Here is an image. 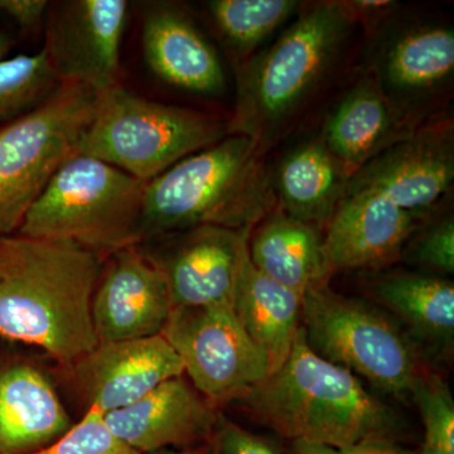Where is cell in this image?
I'll list each match as a JSON object with an SVG mask.
<instances>
[{
	"instance_id": "7a4b0ae2",
	"label": "cell",
	"mask_w": 454,
	"mask_h": 454,
	"mask_svg": "<svg viewBox=\"0 0 454 454\" xmlns=\"http://www.w3.org/2000/svg\"><path fill=\"white\" fill-rule=\"evenodd\" d=\"M103 269L104 258L77 244L0 238V339L73 366L98 343L91 306Z\"/></svg>"
},
{
	"instance_id": "e0dca14e",
	"label": "cell",
	"mask_w": 454,
	"mask_h": 454,
	"mask_svg": "<svg viewBox=\"0 0 454 454\" xmlns=\"http://www.w3.org/2000/svg\"><path fill=\"white\" fill-rule=\"evenodd\" d=\"M220 413L184 376L170 379L138 402L104 414L114 435L140 454L208 443Z\"/></svg>"
},
{
	"instance_id": "9a60e30c",
	"label": "cell",
	"mask_w": 454,
	"mask_h": 454,
	"mask_svg": "<svg viewBox=\"0 0 454 454\" xmlns=\"http://www.w3.org/2000/svg\"><path fill=\"white\" fill-rule=\"evenodd\" d=\"M106 259L91 306L98 342L162 334L173 310L162 274L137 247Z\"/></svg>"
},
{
	"instance_id": "ffe728a7",
	"label": "cell",
	"mask_w": 454,
	"mask_h": 454,
	"mask_svg": "<svg viewBox=\"0 0 454 454\" xmlns=\"http://www.w3.org/2000/svg\"><path fill=\"white\" fill-rule=\"evenodd\" d=\"M74 423L52 381L22 356L0 354V454H32Z\"/></svg>"
},
{
	"instance_id": "4316f807",
	"label": "cell",
	"mask_w": 454,
	"mask_h": 454,
	"mask_svg": "<svg viewBox=\"0 0 454 454\" xmlns=\"http://www.w3.org/2000/svg\"><path fill=\"white\" fill-rule=\"evenodd\" d=\"M424 424L420 454H454V402L450 387L438 373L424 370L411 391Z\"/></svg>"
},
{
	"instance_id": "52a82bcc",
	"label": "cell",
	"mask_w": 454,
	"mask_h": 454,
	"mask_svg": "<svg viewBox=\"0 0 454 454\" xmlns=\"http://www.w3.org/2000/svg\"><path fill=\"white\" fill-rule=\"evenodd\" d=\"M301 328L316 355L390 395H411L427 369L402 325L372 304L333 291L328 283L304 293Z\"/></svg>"
},
{
	"instance_id": "7c38bea8",
	"label": "cell",
	"mask_w": 454,
	"mask_h": 454,
	"mask_svg": "<svg viewBox=\"0 0 454 454\" xmlns=\"http://www.w3.org/2000/svg\"><path fill=\"white\" fill-rule=\"evenodd\" d=\"M127 0L50 2L43 52L61 83L98 92L121 85Z\"/></svg>"
},
{
	"instance_id": "1f68e13d",
	"label": "cell",
	"mask_w": 454,
	"mask_h": 454,
	"mask_svg": "<svg viewBox=\"0 0 454 454\" xmlns=\"http://www.w3.org/2000/svg\"><path fill=\"white\" fill-rule=\"evenodd\" d=\"M346 454H420L419 450H405L396 442H370L358 444L348 450H343Z\"/></svg>"
},
{
	"instance_id": "5b68a950",
	"label": "cell",
	"mask_w": 454,
	"mask_h": 454,
	"mask_svg": "<svg viewBox=\"0 0 454 454\" xmlns=\"http://www.w3.org/2000/svg\"><path fill=\"white\" fill-rule=\"evenodd\" d=\"M145 184L97 158L74 154L53 173L17 234L68 241L109 258L140 243Z\"/></svg>"
},
{
	"instance_id": "d6986e66",
	"label": "cell",
	"mask_w": 454,
	"mask_h": 454,
	"mask_svg": "<svg viewBox=\"0 0 454 454\" xmlns=\"http://www.w3.org/2000/svg\"><path fill=\"white\" fill-rule=\"evenodd\" d=\"M88 406L104 414L138 402L170 379L184 375L177 352L162 334L98 342L74 364Z\"/></svg>"
},
{
	"instance_id": "d4e9b609",
	"label": "cell",
	"mask_w": 454,
	"mask_h": 454,
	"mask_svg": "<svg viewBox=\"0 0 454 454\" xmlns=\"http://www.w3.org/2000/svg\"><path fill=\"white\" fill-rule=\"evenodd\" d=\"M303 4L297 0H210L205 8L236 67L259 52Z\"/></svg>"
},
{
	"instance_id": "7402d4cb",
	"label": "cell",
	"mask_w": 454,
	"mask_h": 454,
	"mask_svg": "<svg viewBox=\"0 0 454 454\" xmlns=\"http://www.w3.org/2000/svg\"><path fill=\"white\" fill-rule=\"evenodd\" d=\"M249 256L254 267L301 297L317 284L330 282L322 230L278 207L250 231Z\"/></svg>"
},
{
	"instance_id": "ac0fdd59",
	"label": "cell",
	"mask_w": 454,
	"mask_h": 454,
	"mask_svg": "<svg viewBox=\"0 0 454 454\" xmlns=\"http://www.w3.org/2000/svg\"><path fill=\"white\" fill-rule=\"evenodd\" d=\"M140 29L143 59L158 79L202 97L223 94L226 74L219 53L184 5L146 3Z\"/></svg>"
},
{
	"instance_id": "83f0119b",
	"label": "cell",
	"mask_w": 454,
	"mask_h": 454,
	"mask_svg": "<svg viewBox=\"0 0 454 454\" xmlns=\"http://www.w3.org/2000/svg\"><path fill=\"white\" fill-rule=\"evenodd\" d=\"M418 230V229H417ZM417 230L404 247L402 258L430 276L454 273V219L452 214L433 221L418 234Z\"/></svg>"
},
{
	"instance_id": "f1b7e54d",
	"label": "cell",
	"mask_w": 454,
	"mask_h": 454,
	"mask_svg": "<svg viewBox=\"0 0 454 454\" xmlns=\"http://www.w3.org/2000/svg\"><path fill=\"white\" fill-rule=\"evenodd\" d=\"M32 454H140L119 441L106 426L104 413L90 406L79 423L50 446Z\"/></svg>"
},
{
	"instance_id": "ba28073f",
	"label": "cell",
	"mask_w": 454,
	"mask_h": 454,
	"mask_svg": "<svg viewBox=\"0 0 454 454\" xmlns=\"http://www.w3.org/2000/svg\"><path fill=\"white\" fill-rule=\"evenodd\" d=\"M364 35V66L394 106L419 125L448 115L454 82L450 20L399 4Z\"/></svg>"
},
{
	"instance_id": "8fae6325",
	"label": "cell",
	"mask_w": 454,
	"mask_h": 454,
	"mask_svg": "<svg viewBox=\"0 0 454 454\" xmlns=\"http://www.w3.org/2000/svg\"><path fill=\"white\" fill-rule=\"evenodd\" d=\"M252 229L203 225L137 245L162 274L173 309L232 306Z\"/></svg>"
},
{
	"instance_id": "8992f818",
	"label": "cell",
	"mask_w": 454,
	"mask_h": 454,
	"mask_svg": "<svg viewBox=\"0 0 454 454\" xmlns=\"http://www.w3.org/2000/svg\"><path fill=\"white\" fill-rule=\"evenodd\" d=\"M227 136V119L148 100L121 83L98 92L76 153L103 160L145 184Z\"/></svg>"
},
{
	"instance_id": "5bb4252c",
	"label": "cell",
	"mask_w": 454,
	"mask_h": 454,
	"mask_svg": "<svg viewBox=\"0 0 454 454\" xmlns=\"http://www.w3.org/2000/svg\"><path fill=\"white\" fill-rule=\"evenodd\" d=\"M420 219L373 191L348 188L325 226L324 255L328 277L340 271H378L395 264Z\"/></svg>"
},
{
	"instance_id": "484cf974",
	"label": "cell",
	"mask_w": 454,
	"mask_h": 454,
	"mask_svg": "<svg viewBox=\"0 0 454 454\" xmlns=\"http://www.w3.org/2000/svg\"><path fill=\"white\" fill-rule=\"evenodd\" d=\"M59 85L43 50L8 57L0 62V122L35 109Z\"/></svg>"
},
{
	"instance_id": "e575fe53",
	"label": "cell",
	"mask_w": 454,
	"mask_h": 454,
	"mask_svg": "<svg viewBox=\"0 0 454 454\" xmlns=\"http://www.w3.org/2000/svg\"><path fill=\"white\" fill-rule=\"evenodd\" d=\"M145 454H212L210 442L201 446L184 448V450H155V452Z\"/></svg>"
},
{
	"instance_id": "f546056e",
	"label": "cell",
	"mask_w": 454,
	"mask_h": 454,
	"mask_svg": "<svg viewBox=\"0 0 454 454\" xmlns=\"http://www.w3.org/2000/svg\"><path fill=\"white\" fill-rule=\"evenodd\" d=\"M212 454H284L273 442L254 434L223 414L210 441Z\"/></svg>"
},
{
	"instance_id": "2e32d148",
	"label": "cell",
	"mask_w": 454,
	"mask_h": 454,
	"mask_svg": "<svg viewBox=\"0 0 454 454\" xmlns=\"http://www.w3.org/2000/svg\"><path fill=\"white\" fill-rule=\"evenodd\" d=\"M418 127L420 125L385 97L364 66L325 107L317 129L352 177L373 157Z\"/></svg>"
},
{
	"instance_id": "6da1fadb",
	"label": "cell",
	"mask_w": 454,
	"mask_h": 454,
	"mask_svg": "<svg viewBox=\"0 0 454 454\" xmlns=\"http://www.w3.org/2000/svg\"><path fill=\"white\" fill-rule=\"evenodd\" d=\"M364 43L363 25L348 2H304L273 43L234 67L229 136L249 137L273 154L307 130L313 114L354 77Z\"/></svg>"
},
{
	"instance_id": "d6a6232c",
	"label": "cell",
	"mask_w": 454,
	"mask_h": 454,
	"mask_svg": "<svg viewBox=\"0 0 454 454\" xmlns=\"http://www.w3.org/2000/svg\"><path fill=\"white\" fill-rule=\"evenodd\" d=\"M284 454H346L339 448L325 446V444L315 443V442L301 441V439H295V441H288Z\"/></svg>"
},
{
	"instance_id": "30bf717a",
	"label": "cell",
	"mask_w": 454,
	"mask_h": 454,
	"mask_svg": "<svg viewBox=\"0 0 454 454\" xmlns=\"http://www.w3.org/2000/svg\"><path fill=\"white\" fill-rule=\"evenodd\" d=\"M162 336L191 384L217 408L240 402L269 376L267 357L229 304L173 309Z\"/></svg>"
},
{
	"instance_id": "3957f363",
	"label": "cell",
	"mask_w": 454,
	"mask_h": 454,
	"mask_svg": "<svg viewBox=\"0 0 454 454\" xmlns=\"http://www.w3.org/2000/svg\"><path fill=\"white\" fill-rule=\"evenodd\" d=\"M256 422L286 441L315 442L348 450L370 442H396L404 429L393 406L343 367L319 357L303 328L289 357L243 400Z\"/></svg>"
},
{
	"instance_id": "4dcf8cb0",
	"label": "cell",
	"mask_w": 454,
	"mask_h": 454,
	"mask_svg": "<svg viewBox=\"0 0 454 454\" xmlns=\"http://www.w3.org/2000/svg\"><path fill=\"white\" fill-rule=\"evenodd\" d=\"M49 5L46 0H0V17L22 33L37 32L46 20Z\"/></svg>"
},
{
	"instance_id": "4fadbf2b",
	"label": "cell",
	"mask_w": 454,
	"mask_h": 454,
	"mask_svg": "<svg viewBox=\"0 0 454 454\" xmlns=\"http://www.w3.org/2000/svg\"><path fill=\"white\" fill-rule=\"evenodd\" d=\"M452 116L426 122L380 152L349 178L348 188H365L415 216H428L452 195Z\"/></svg>"
},
{
	"instance_id": "cb8c5ba5",
	"label": "cell",
	"mask_w": 454,
	"mask_h": 454,
	"mask_svg": "<svg viewBox=\"0 0 454 454\" xmlns=\"http://www.w3.org/2000/svg\"><path fill=\"white\" fill-rule=\"evenodd\" d=\"M375 300L402 319L411 339L435 352L452 351L454 286L444 278L415 271L384 274L372 284Z\"/></svg>"
},
{
	"instance_id": "9c48e42d",
	"label": "cell",
	"mask_w": 454,
	"mask_h": 454,
	"mask_svg": "<svg viewBox=\"0 0 454 454\" xmlns=\"http://www.w3.org/2000/svg\"><path fill=\"white\" fill-rule=\"evenodd\" d=\"M97 98L83 86L61 83L35 109L0 122V238L17 234L53 173L76 154Z\"/></svg>"
},
{
	"instance_id": "44dd1931",
	"label": "cell",
	"mask_w": 454,
	"mask_h": 454,
	"mask_svg": "<svg viewBox=\"0 0 454 454\" xmlns=\"http://www.w3.org/2000/svg\"><path fill=\"white\" fill-rule=\"evenodd\" d=\"M288 142L279 157L271 158L277 207L324 231L348 193L351 173L331 153L317 128Z\"/></svg>"
},
{
	"instance_id": "836d02e7",
	"label": "cell",
	"mask_w": 454,
	"mask_h": 454,
	"mask_svg": "<svg viewBox=\"0 0 454 454\" xmlns=\"http://www.w3.org/2000/svg\"><path fill=\"white\" fill-rule=\"evenodd\" d=\"M14 43H16V42H14V37L12 35V33L9 32L8 29H5L4 27L0 26V62L11 57Z\"/></svg>"
},
{
	"instance_id": "277c9868",
	"label": "cell",
	"mask_w": 454,
	"mask_h": 454,
	"mask_svg": "<svg viewBox=\"0 0 454 454\" xmlns=\"http://www.w3.org/2000/svg\"><path fill=\"white\" fill-rule=\"evenodd\" d=\"M270 155L230 134L145 182L139 244L196 226L253 229L277 207Z\"/></svg>"
},
{
	"instance_id": "603a6c76",
	"label": "cell",
	"mask_w": 454,
	"mask_h": 454,
	"mask_svg": "<svg viewBox=\"0 0 454 454\" xmlns=\"http://www.w3.org/2000/svg\"><path fill=\"white\" fill-rule=\"evenodd\" d=\"M303 297L277 283L245 260L232 309L253 342L265 355L269 375L278 372L291 354L301 327Z\"/></svg>"
}]
</instances>
